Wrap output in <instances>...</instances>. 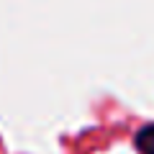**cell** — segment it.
<instances>
[{
    "label": "cell",
    "instance_id": "6da1fadb",
    "mask_svg": "<svg viewBox=\"0 0 154 154\" xmlns=\"http://www.w3.org/2000/svg\"><path fill=\"white\" fill-rule=\"evenodd\" d=\"M134 146L139 149L141 154H154V121L141 126L134 136Z\"/></svg>",
    "mask_w": 154,
    "mask_h": 154
}]
</instances>
